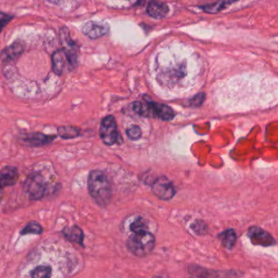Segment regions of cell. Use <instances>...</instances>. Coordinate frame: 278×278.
Segmentation results:
<instances>
[{
    "label": "cell",
    "mask_w": 278,
    "mask_h": 278,
    "mask_svg": "<svg viewBox=\"0 0 278 278\" xmlns=\"http://www.w3.org/2000/svg\"><path fill=\"white\" fill-rule=\"evenodd\" d=\"M248 236L252 243L262 247H269L275 244V240L269 232L260 228L252 227L248 232Z\"/></svg>",
    "instance_id": "30bf717a"
},
{
    "label": "cell",
    "mask_w": 278,
    "mask_h": 278,
    "mask_svg": "<svg viewBox=\"0 0 278 278\" xmlns=\"http://www.w3.org/2000/svg\"><path fill=\"white\" fill-rule=\"evenodd\" d=\"M78 49H59L51 56V69L56 75H61L66 67L73 70L78 66Z\"/></svg>",
    "instance_id": "277c9868"
},
{
    "label": "cell",
    "mask_w": 278,
    "mask_h": 278,
    "mask_svg": "<svg viewBox=\"0 0 278 278\" xmlns=\"http://www.w3.org/2000/svg\"><path fill=\"white\" fill-rule=\"evenodd\" d=\"M2 195H3V191L0 190V202H1V201H2Z\"/></svg>",
    "instance_id": "d4e9b609"
},
{
    "label": "cell",
    "mask_w": 278,
    "mask_h": 278,
    "mask_svg": "<svg viewBox=\"0 0 278 278\" xmlns=\"http://www.w3.org/2000/svg\"><path fill=\"white\" fill-rule=\"evenodd\" d=\"M155 246V237L149 230L133 232L127 240V249L136 256L144 257L150 254Z\"/></svg>",
    "instance_id": "7a4b0ae2"
},
{
    "label": "cell",
    "mask_w": 278,
    "mask_h": 278,
    "mask_svg": "<svg viewBox=\"0 0 278 278\" xmlns=\"http://www.w3.org/2000/svg\"><path fill=\"white\" fill-rule=\"evenodd\" d=\"M152 191L162 200H171L175 195L173 184L165 176L156 179L152 185Z\"/></svg>",
    "instance_id": "ba28073f"
},
{
    "label": "cell",
    "mask_w": 278,
    "mask_h": 278,
    "mask_svg": "<svg viewBox=\"0 0 278 278\" xmlns=\"http://www.w3.org/2000/svg\"><path fill=\"white\" fill-rule=\"evenodd\" d=\"M205 93H198L194 97L192 98V99L189 100V104H190L191 106H193V107H199V106L203 105V103L204 102V100H205Z\"/></svg>",
    "instance_id": "603a6c76"
},
{
    "label": "cell",
    "mask_w": 278,
    "mask_h": 278,
    "mask_svg": "<svg viewBox=\"0 0 278 278\" xmlns=\"http://www.w3.org/2000/svg\"><path fill=\"white\" fill-rule=\"evenodd\" d=\"M145 230H148V225H147L143 218H137L131 225V230H132V232Z\"/></svg>",
    "instance_id": "44dd1931"
},
{
    "label": "cell",
    "mask_w": 278,
    "mask_h": 278,
    "mask_svg": "<svg viewBox=\"0 0 278 278\" xmlns=\"http://www.w3.org/2000/svg\"><path fill=\"white\" fill-rule=\"evenodd\" d=\"M147 14L154 19H163L169 13V7L166 2L159 0H150L146 8Z\"/></svg>",
    "instance_id": "7c38bea8"
},
{
    "label": "cell",
    "mask_w": 278,
    "mask_h": 278,
    "mask_svg": "<svg viewBox=\"0 0 278 278\" xmlns=\"http://www.w3.org/2000/svg\"><path fill=\"white\" fill-rule=\"evenodd\" d=\"M62 234L69 242L76 243L84 247V233L79 226L73 225L72 227H66L62 230Z\"/></svg>",
    "instance_id": "5bb4252c"
},
{
    "label": "cell",
    "mask_w": 278,
    "mask_h": 278,
    "mask_svg": "<svg viewBox=\"0 0 278 278\" xmlns=\"http://www.w3.org/2000/svg\"><path fill=\"white\" fill-rule=\"evenodd\" d=\"M60 39H61V44L63 45L65 48L68 49H78V45L76 44L75 42L71 39L70 34V30L67 27H62L60 29Z\"/></svg>",
    "instance_id": "e0dca14e"
},
{
    "label": "cell",
    "mask_w": 278,
    "mask_h": 278,
    "mask_svg": "<svg viewBox=\"0 0 278 278\" xmlns=\"http://www.w3.org/2000/svg\"><path fill=\"white\" fill-rule=\"evenodd\" d=\"M223 245L227 249H232L237 241V235L234 230H228L220 236Z\"/></svg>",
    "instance_id": "ac0fdd59"
},
{
    "label": "cell",
    "mask_w": 278,
    "mask_h": 278,
    "mask_svg": "<svg viewBox=\"0 0 278 278\" xmlns=\"http://www.w3.org/2000/svg\"><path fill=\"white\" fill-rule=\"evenodd\" d=\"M132 110L140 116L158 117L163 121H171L175 117V113L170 106L151 100H146L145 103L136 101L132 104Z\"/></svg>",
    "instance_id": "3957f363"
},
{
    "label": "cell",
    "mask_w": 278,
    "mask_h": 278,
    "mask_svg": "<svg viewBox=\"0 0 278 278\" xmlns=\"http://www.w3.org/2000/svg\"><path fill=\"white\" fill-rule=\"evenodd\" d=\"M88 191L97 205L105 208L112 198V186L102 171L93 170L88 176Z\"/></svg>",
    "instance_id": "6da1fadb"
},
{
    "label": "cell",
    "mask_w": 278,
    "mask_h": 278,
    "mask_svg": "<svg viewBox=\"0 0 278 278\" xmlns=\"http://www.w3.org/2000/svg\"><path fill=\"white\" fill-rule=\"evenodd\" d=\"M19 179L18 169L15 166H6L0 171V190L11 187L17 183Z\"/></svg>",
    "instance_id": "8fae6325"
},
{
    "label": "cell",
    "mask_w": 278,
    "mask_h": 278,
    "mask_svg": "<svg viewBox=\"0 0 278 278\" xmlns=\"http://www.w3.org/2000/svg\"><path fill=\"white\" fill-rule=\"evenodd\" d=\"M82 31L89 39H97L107 35L110 31V26L104 22L91 21L83 24Z\"/></svg>",
    "instance_id": "9c48e42d"
},
{
    "label": "cell",
    "mask_w": 278,
    "mask_h": 278,
    "mask_svg": "<svg viewBox=\"0 0 278 278\" xmlns=\"http://www.w3.org/2000/svg\"><path fill=\"white\" fill-rule=\"evenodd\" d=\"M141 129L138 126H132L127 130V137L132 140H137L141 137Z\"/></svg>",
    "instance_id": "7402d4cb"
},
{
    "label": "cell",
    "mask_w": 278,
    "mask_h": 278,
    "mask_svg": "<svg viewBox=\"0 0 278 278\" xmlns=\"http://www.w3.org/2000/svg\"><path fill=\"white\" fill-rule=\"evenodd\" d=\"M24 51V45L22 42L16 41L9 46H6L0 52V59L3 62H9L14 61L18 56H21Z\"/></svg>",
    "instance_id": "4fadbf2b"
},
{
    "label": "cell",
    "mask_w": 278,
    "mask_h": 278,
    "mask_svg": "<svg viewBox=\"0 0 278 278\" xmlns=\"http://www.w3.org/2000/svg\"><path fill=\"white\" fill-rule=\"evenodd\" d=\"M43 232H44V228L42 227L40 224L36 221H30L21 230L20 234L22 236L29 234L40 235Z\"/></svg>",
    "instance_id": "d6986e66"
},
{
    "label": "cell",
    "mask_w": 278,
    "mask_h": 278,
    "mask_svg": "<svg viewBox=\"0 0 278 278\" xmlns=\"http://www.w3.org/2000/svg\"><path fill=\"white\" fill-rule=\"evenodd\" d=\"M23 188L30 200L39 201L46 195L47 184L41 173L33 172L27 176Z\"/></svg>",
    "instance_id": "5b68a950"
},
{
    "label": "cell",
    "mask_w": 278,
    "mask_h": 278,
    "mask_svg": "<svg viewBox=\"0 0 278 278\" xmlns=\"http://www.w3.org/2000/svg\"><path fill=\"white\" fill-rule=\"evenodd\" d=\"M100 139L106 145H113L117 141L119 137L117 122L112 115H108L103 118L100 127Z\"/></svg>",
    "instance_id": "8992f818"
},
{
    "label": "cell",
    "mask_w": 278,
    "mask_h": 278,
    "mask_svg": "<svg viewBox=\"0 0 278 278\" xmlns=\"http://www.w3.org/2000/svg\"><path fill=\"white\" fill-rule=\"evenodd\" d=\"M13 18H14V16H12V15L0 12V34H1L2 29H4V27L6 26Z\"/></svg>",
    "instance_id": "cb8c5ba5"
},
{
    "label": "cell",
    "mask_w": 278,
    "mask_h": 278,
    "mask_svg": "<svg viewBox=\"0 0 278 278\" xmlns=\"http://www.w3.org/2000/svg\"><path fill=\"white\" fill-rule=\"evenodd\" d=\"M52 269L48 265L38 266L30 272V277L34 278H48L51 276Z\"/></svg>",
    "instance_id": "ffe728a7"
},
{
    "label": "cell",
    "mask_w": 278,
    "mask_h": 278,
    "mask_svg": "<svg viewBox=\"0 0 278 278\" xmlns=\"http://www.w3.org/2000/svg\"><path fill=\"white\" fill-rule=\"evenodd\" d=\"M239 0H222L220 2H213L210 4L204 5L202 6L201 8L204 12H208L209 14H216L218 12H220L223 10L227 8L233 2H237Z\"/></svg>",
    "instance_id": "9a60e30c"
},
{
    "label": "cell",
    "mask_w": 278,
    "mask_h": 278,
    "mask_svg": "<svg viewBox=\"0 0 278 278\" xmlns=\"http://www.w3.org/2000/svg\"><path fill=\"white\" fill-rule=\"evenodd\" d=\"M57 134L61 139H74L81 135V130L73 126H62L57 129Z\"/></svg>",
    "instance_id": "2e32d148"
},
{
    "label": "cell",
    "mask_w": 278,
    "mask_h": 278,
    "mask_svg": "<svg viewBox=\"0 0 278 278\" xmlns=\"http://www.w3.org/2000/svg\"><path fill=\"white\" fill-rule=\"evenodd\" d=\"M55 135H45L41 132H31L22 135L20 137V140L22 144L31 148L45 146L50 144L56 139Z\"/></svg>",
    "instance_id": "52a82bcc"
}]
</instances>
